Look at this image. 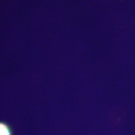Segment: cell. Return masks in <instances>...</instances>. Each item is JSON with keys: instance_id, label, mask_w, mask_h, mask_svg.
<instances>
[{"instance_id": "obj_1", "label": "cell", "mask_w": 135, "mask_h": 135, "mask_svg": "<svg viewBox=\"0 0 135 135\" xmlns=\"http://www.w3.org/2000/svg\"><path fill=\"white\" fill-rule=\"evenodd\" d=\"M0 135H15L14 129L9 123L0 121Z\"/></svg>"}]
</instances>
